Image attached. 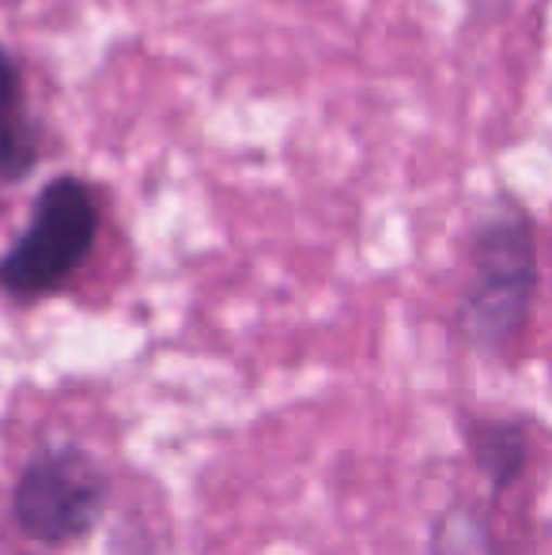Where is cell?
<instances>
[{"label": "cell", "mask_w": 552, "mask_h": 555, "mask_svg": "<svg viewBox=\"0 0 552 555\" xmlns=\"http://www.w3.org/2000/svg\"><path fill=\"white\" fill-rule=\"evenodd\" d=\"M103 227V205L88 178L53 175L30 201L27 227L0 254V292L15 302H38L73 284L88 264Z\"/></svg>", "instance_id": "cell-2"}, {"label": "cell", "mask_w": 552, "mask_h": 555, "mask_svg": "<svg viewBox=\"0 0 552 555\" xmlns=\"http://www.w3.org/2000/svg\"><path fill=\"white\" fill-rule=\"evenodd\" d=\"M42 159L38 144V125L27 114L23 99V73L15 53L0 42V178L4 182H23Z\"/></svg>", "instance_id": "cell-4"}, {"label": "cell", "mask_w": 552, "mask_h": 555, "mask_svg": "<svg viewBox=\"0 0 552 555\" xmlns=\"http://www.w3.org/2000/svg\"><path fill=\"white\" fill-rule=\"evenodd\" d=\"M111 483L80 446H50L35 453L12 491V518L42 548L76 544L99 526Z\"/></svg>", "instance_id": "cell-3"}, {"label": "cell", "mask_w": 552, "mask_h": 555, "mask_svg": "<svg viewBox=\"0 0 552 555\" xmlns=\"http://www.w3.org/2000/svg\"><path fill=\"white\" fill-rule=\"evenodd\" d=\"M470 457L480 480L492 491H508L526 473L530 457V431L523 420H473Z\"/></svg>", "instance_id": "cell-5"}, {"label": "cell", "mask_w": 552, "mask_h": 555, "mask_svg": "<svg viewBox=\"0 0 552 555\" xmlns=\"http://www.w3.org/2000/svg\"><path fill=\"white\" fill-rule=\"evenodd\" d=\"M470 284L462 295V333L480 356H500L518 340L538 302V227L523 201L496 197L470 231Z\"/></svg>", "instance_id": "cell-1"}, {"label": "cell", "mask_w": 552, "mask_h": 555, "mask_svg": "<svg viewBox=\"0 0 552 555\" xmlns=\"http://www.w3.org/2000/svg\"><path fill=\"white\" fill-rule=\"evenodd\" d=\"M314 4H318V0H314Z\"/></svg>", "instance_id": "cell-6"}]
</instances>
